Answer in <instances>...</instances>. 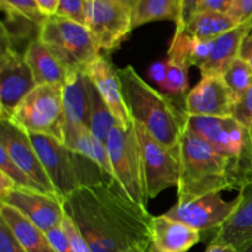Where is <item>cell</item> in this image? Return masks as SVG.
Returning a JSON list of instances; mask_svg holds the SVG:
<instances>
[{
	"mask_svg": "<svg viewBox=\"0 0 252 252\" xmlns=\"http://www.w3.org/2000/svg\"><path fill=\"white\" fill-rule=\"evenodd\" d=\"M221 78L233 93L236 103V101L240 100L251 86L252 66L241 57H238L224 71Z\"/></svg>",
	"mask_w": 252,
	"mask_h": 252,
	"instance_id": "83f0119b",
	"label": "cell"
},
{
	"mask_svg": "<svg viewBox=\"0 0 252 252\" xmlns=\"http://www.w3.org/2000/svg\"><path fill=\"white\" fill-rule=\"evenodd\" d=\"M203 0H180V14L176 21L175 33H180L185 29L189 20L193 16L198 10L199 5Z\"/></svg>",
	"mask_w": 252,
	"mask_h": 252,
	"instance_id": "836d02e7",
	"label": "cell"
},
{
	"mask_svg": "<svg viewBox=\"0 0 252 252\" xmlns=\"http://www.w3.org/2000/svg\"><path fill=\"white\" fill-rule=\"evenodd\" d=\"M46 235L48 238L49 243L52 244V246H53L54 250L57 252H75L68 235L64 231V229L62 228V225L48 231Z\"/></svg>",
	"mask_w": 252,
	"mask_h": 252,
	"instance_id": "8d00e7d4",
	"label": "cell"
},
{
	"mask_svg": "<svg viewBox=\"0 0 252 252\" xmlns=\"http://www.w3.org/2000/svg\"><path fill=\"white\" fill-rule=\"evenodd\" d=\"M228 15L238 25L245 24L252 19V0H235Z\"/></svg>",
	"mask_w": 252,
	"mask_h": 252,
	"instance_id": "74e56055",
	"label": "cell"
},
{
	"mask_svg": "<svg viewBox=\"0 0 252 252\" xmlns=\"http://www.w3.org/2000/svg\"><path fill=\"white\" fill-rule=\"evenodd\" d=\"M24 56L37 85H64L68 70L38 37L30 41Z\"/></svg>",
	"mask_w": 252,
	"mask_h": 252,
	"instance_id": "ffe728a7",
	"label": "cell"
},
{
	"mask_svg": "<svg viewBox=\"0 0 252 252\" xmlns=\"http://www.w3.org/2000/svg\"><path fill=\"white\" fill-rule=\"evenodd\" d=\"M115 1H118V2H121V4L126 5V6L130 7V9L133 10V7L135 6V4H137V1H138V0H115Z\"/></svg>",
	"mask_w": 252,
	"mask_h": 252,
	"instance_id": "f6af8a7d",
	"label": "cell"
},
{
	"mask_svg": "<svg viewBox=\"0 0 252 252\" xmlns=\"http://www.w3.org/2000/svg\"><path fill=\"white\" fill-rule=\"evenodd\" d=\"M231 116L252 134V84L245 95L236 101Z\"/></svg>",
	"mask_w": 252,
	"mask_h": 252,
	"instance_id": "1f68e13d",
	"label": "cell"
},
{
	"mask_svg": "<svg viewBox=\"0 0 252 252\" xmlns=\"http://www.w3.org/2000/svg\"><path fill=\"white\" fill-rule=\"evenodd\" d=\"M37 37L68 73H85L101 54L85 25L57 15L42 22Z\"/></svg>",
	"mask_w": 252,
	"mask_h": 252,
	"instance_id": "277c9868",
	"label": "cell"
},
{
	"mask_svg": "<svg viewBox=\"0 0 252 252\" xmlns=\"http://www.w3.org/2000/svg\"><path fill=\"white\" fill-rule=\"evenodd\" d=\"M1 9L7 16L27 20L36 26H41L47 19L39 10L36 0H0Z\"/></svg>",
	"mask_w": 252,
	"mask_h": 252,
	"instance_id": "f1b7e54d",
	"label": "cell"
},
{
	"mask_svg": "<svg viewBox=\"0 0 252 252\" xmlns=\"http://www.w3.org/2000/svg\"><path fill=\"white\" fill-rule=\"evenodd\" d=\"M239 198L224 201L220 193H211L191 202L176 203L165 216L201 231H216L220 228L238 206Z\"/></svg>",
	"mask_w": 252,
	"mask_h": 252,
	"instance_id": "4fadbf2b",
	"label": "cell"
},
{
	"mask_svg": "<svg viewBox=\"0 0 252 252\" xmlns=\"http://www.w3.org/2000/svg\"><path fill=\"white\" fill-rule=\"evenodd\" d=\"M167 71L166 79L162 85V89L170 94L182 95L189 88V66L184 63H180L172 59H166Z\"/></svg>",
	"mask_w": 252,
	"mask_h": 252,
	"instance_id": "f546056e",
	"label": "cell"
},
{
	"mask_svg": "<svg viewBox=\"0 0 252 252\" xmlns=\"http://www.w3.org/2000/svg\"><path fill=\"white\" fill-rule=\"evenodd\" d=\"M241 252H252V245H251V246H249L248 249H245V250L241 251Z\"/></svg>",
	"mask_w": 252,
	"mask_h": 252,
	"instance_id": "7dc6e473",
	"label": "cell"
},
{
	"mask_svg": "<svg viewBox=\"0 0 252 252\" xmlns=\"http://www.w3.org/2000/svg\"><path fill=\"white\" fill-rule=\"evenodd\" d=\"M85 74L101 94L118 125L123 128L130 127L133 121L123 98L117 69L112 62L106 56L100 54L98 58L86 69Z\"/></svg>",
	"mask_w": 252,
	"mask_h": 252,
	"instance_id": "2e32d148",
	"label": "cell"
},
{
	"mask_svg": "<svg viewBox=\"0 0 252 252\" xmlns=\"http://www.w3.org/2000/svg\"><path fill=\"white\" fill-rule=\"evenodd\" d=\"M15 184L7 175L0 171V201L4 199L12 189H15Z\"/></svg>",
	"mask_w": 252,
	"mask_h": 252,
	"instance_id": "7bdbcfd3",
	"label": "cell"
},
{
	"mask_svg": "<svg viewBox=\"0 0 252 252\" xmlns=\"http://www.w3.org/2000/svg\"><path fill=\"white\" fill-rule=\"evenodd\" d=\"M37 86L24 53L1 37L0 56V118L10 120L21 101Z\"/></svg>",
	"mask_w": 252,
	"mask_h": 252,
	"instance_id": "30bf717a",
	"label": "cell"
},
{
	"mask_svg": "<svg viewBox=\"0 0 252 252\" xmlns=\"http://www.w3.org/2000/svg\"><path fill=\"white\" fill-rule=\"evenodd\" d=\"M63 105L66 120L88 126L89 97L85 73H69L63 85Z\"/></svg>",
	"mask_w": 252,
	"mask_h": 252,
	"instance_id": "603a6c76",
	"label": "cell"
},
{
	"mask_svg": "<svg viewBox=\"0 0 252 252\" xmlns=\"http://www.w3.org/2000/svg\"><path fill=\"white\" fill-rule=\"evenodd\" d=\"M204 252H238L230 245H220V244H209Z\"/></svg>",
	"mask_w": 252,
	"mask_h": 252,
	"instance_id": "ee69618b",
	"label": "cell"
},
{
	"mask_svg": "<svg viewBox=\"0 0 252 252\" xmlns=\"http://www.w3.org/2000/svg\"><path fill=\"white\" fill-rule=\"evenodd\" d=\"M0 219L9 226L26 252H57L49 243L46 233L14 207L1 203Z\"/></svg>",
	"mask_w": 252,
	"mask_h": 252,
	"instance_id": "7402d4cb",
	"label": "cell"
},
{
	"mask_svg": "<svg viewBox=\"0 0 252 252\" xmlns=\"http://www.w3.org/2000/svg\"><path fill=\"white\" fill-rule=\"evenodd\" d=\"M148 252H161V251H160L159 249L157 248V246H154V245H153V244H152V246H150L149 251H148Z\"/></svg>",
	"mask_w": 252,
	"mask_h": 252,
	"instance_id": "bcb514c9",
	"label": "cell"
},
{
	"mask_svg": "<svg viewBox=\"0 0 252 252\" xmlns=\"http://www.w3.org/2000/svg\"><path fill=\"white\" fill-rule=\"evenodd\" d=\"M251 29L252 19L212 39V49L208 61L199 69L202 76L223 75L228 66L240 56L241 44Z\"/></svg>",
	"mask_w": 252,
	"mask_h": 252,
	"instance_id": "d6986e66",
	"label": "cell"
},
{
	"mask_svg": "<svg viewBox=\"0 0 252 252\" xmlns=\"http://www.w3.org/2000/svg\"><path fill=\"white\" fill-rule=\"evenodd\" d=\"M106 149L113 179L132 201L147 207L148 197L143 181L142 157L134 123L128 128H123L117 123L108 134Z\"/></svg>",
	"mask_w": 252,
	"mask_h": 252,
	"instance_id": "52a82bcc",
	"label": "cell"
},
{
	"mask_svg": "<svg viewBox=\"0 0 252 252\" xmlns=\"http://www.w3.org/2000/svg\"><path fill=\"white\" fill-rule=\"evenodd\" d=\"M236 26L238 24L228 14L214 11H197L189 20L182 32L198 39H214Z\"/></svg>",
	"mask_w": 252,
	"mask_h": 252,
	"instance_id": "d4e9b609",
	"label": "cell"
},
{
	"mask_svg": "<svg viewBox=\"0 0 252 252\" xmlns=\"http://www.w3.org/2000/svg\"><path fill=\"white\" fill-rule=\"evenodd\" d=\"M177 155L180 162L177 203L229 189L240 191L246 185L252 184L235 161L216 152L186 125Z\"/></svg>",
	"mask_w": 252,
	"mask_h": 252,
	"instance_id": "7a4b0ae2",
	"label": "cell"
},
{
	"mask_svg": "<svg viewBox=\"0 0 252 252\" xmlns=\"http://www.w3.org/2000/svg\"><path fill=\"white\" fill-rule=\"evenodd\" d=\"M185 125L216 152L235 161L252 182V134L233 116H186Z\"/></svg>",
	"mask_w": 252,
	"mask_h": 252,
	"instance_id": "8992f818",
	"label": "cell"
},
{
	"mask_svg": "<svg viewBox=\"0 0 252 252\" xmlns=\"http://www.w3.org/2000/svg\"><path fill=\"white\" fill-rule=\"evenodd\" d=\"M64 145L71 152L84 155L95 161L111 177H113L106 144H103L93 134L88 126L66 120L65 129H64Z\"/></svg>",
	"mask_w": 252,
	"mask_h": 252,
	"instance_id": "44dd1931",
	"label": "cell"
},
{
	"mask_svg": "<svg viewBox=\"0 0 252 252\" xmlns=\"http://www.w3.org/2000/svg\"><path fill=\"white\" fill-rule=\"evenodd\" d=\"M212 39H198L185 32L175 33L167 52V59L177 61L187 66L201 69L209 58Z\"/></svg>",
	"mask_w": 252,
	"mask_h": 252,
	"instance_id": "cb8c5ba5",
	"label": "cell"
},
{
	"mask_svg": "<svg viewBox=\"0 0 252 252\" xmlns=\"http://www.w3.org/2000/svg\"><path fill=\"white\" fill-rule=\"evenodd\" d=\"M123 98L133 122L142 126L155 140L177 152L185 128V113L171 98L145 83L132 65L117 69Z\"/></svg>",
	"mask_w": 252,
	"mask_h": 252,
	"instance_id": "3957f363",
	"label": "cell"
},
{
	"mask_svg": "<svg viewBox=\"0 0 252 252\" xmlns=\"http://www.w3.org/2000/svg\"><path fill=\"white\" fill-rule=\"evenodd\" d=\"M166 71H167V64L165 62H155L150 65L149 68V76L153 81L158 84L160 88H162L166 79Z\"/></svg>",
	"mask_w": 252,
	"mask_h": 252,
	"instance_id": "ab89813d",
	"label": "cell"
},
{
	"mask_svg": "<svg viewBox=\"0 0 252 252\" xmlns=\"http://www.w3.org/2000/svg\"><path fill=\"white\" fill-rule=\"evenodd\" d=\"M0 145L7 152L12 161L34 182L43 193L59 197L44 170L36 149L32 145L29 133L10 120H1ZM61 198V197H59ZM62 199V198H61Z\"/></svg>",
	"mask_w": 252,
	"mask_h": 252,
	"instance_id": "7c38bea8",
	"label": "cell"
},
{
	"mask_svg": "<svg viewBox=\"0 0 252 252\" xmlns=\"http://www.w3.org/2000/svg\"><path fill=\"white\" fill-rule=\"evenodd\" d=\"M180 14V0H138L133 7V30L154 21H174Z\"/></svg>",
	"mask_w": 252,
	"mask_h": 252,
	"instance_id": "4316f807",
	"label": "cell"
},
{
	"mask_svg": "<svg viewBox=\"0 0 252 252\" xmlns=\"http://www.w3.org/2000/svg\"><path fill=\"white\" fill-rule=\"evenodd\" d=\"M86 79V88H88L89 108H88V128L98 140L106 144L111 129L117 125V121L113 117L112 112L108 108L107 103L102 98L101 94L94 85L93 81Z\"/></svg>",
	"mask_w": 252,
	"mask_h": 252,
	"instance_id": "484cf974",
	"label": "cell"
},
{
	"mask_svg": "<svg viewBox=\"0 0 252 252\" xmlns=\"http://www.w3.org/2000/svg\"><path fill=\"white\" fill-rule=\"evenodd\" d=\"M85 26L98 49L108 53L133 31V10L115 0H86Z\"/></svg>",
	"mask_w": 252,
	"mask_h": 252,
	"instance_id": "ba28073f",
	"label": "cell"
},
{
	"mask_svg": "<svg viewBox=\"0 0 252 252\" xmlns=\"http://www.w3.org/2000/svg\"><path fill=\"white\" fill-rule=\"evenodd\" d=\"M235 0H203L197 11H214L228 14Z\"/></svg>",
	"mask_w": 252,
	"mask_h": 252,
	"instance_id": "f35d334b",
	"label": "cell"
},
{
	"mask_svg": "<svg viewBox=\"0 0 252 252\" xmlns=\"http://www.w3.org/2000/svg\"><path fill=\"white\" fill-rule=\"evenodd\" d=\"M85 7L86 0H59L57 16L85 25Z\"/></svg>",
	"mask_w": 252,
	"mask_h": 252,
	"instance_id": "d6a6232c",
	"label": "cell"
},
{
	"mask_svg": "<svg viewBox=\"0 0 252 252\" xmlns=\"http://www.w3.org/2000/svg\"><path fill=\"white\" fill-rule=\"evenodd\" d=\"M0 171L4 172L5 175L10 177L14 181L15 186L17 189H34V191L42 192L38 185L34 184L16 164L11 160L9 157L6 150L0 145Z\"/></svg>",
	"mask_w": 252,
	"mask_h": 252,
	"instance_id": "4dcf8cb0",
	"label": "cell"
},
{
	"mask_svg": "<svg viewBox=\"0 0 252 252\" xmlns=\"http://www.w3.org/2000/svg\"><path fill=\"white\" fill-rule=\"evenodd\" d=\"M29 137L56 189L57 194L62 199L81 189L75 153L49 135L29 133Z\"/></svg>",
	"mask_w": 252,
	"mask_h": 252,
	"instance_id": "8fae6325",
	"label": "cell"
},
{
	"mask_svg": "<svg viewBox=\"0 0 252 252\" xmlns=\"http://www.w3.org/2000/svg\"><path fill=\"white\" fill-rule=\"evenodd\" d=\"M39 10L46 17L56 16L58 11L59 0H36Z\"/></svg>",
	"mask_w": 252,
	"mask_h": 252,
	"instance_id": "60d3db41",
	"label": "cell"
},
{
	"mask_svg": "<svg viewBox=\"0 0 252 252\" xmlns=\"http://www.w3.org/2000/svg\"><path fill=\"white\" fill-rule=\"evenodd\" d=\"M1 203L14 207L46 234L61 226L65 218L63 199L34 189L15 187Z\"/></svg>",
	"mask_w": 252,
	"mask_h": 252,
	"instance_id": "5bb4252c",
	"label": "cell"
},
{
	"mask_svg": "<svg viewBox=\"0 0 252 252\" xmlns=\"http://www.w3.org/2000/svg\"><path fill=\"white\" fill-rule=\"evenodd\" d=\"M0 252H26L20 245L14 233L0 219Z\"/></svg>",
	"mask_w": 252,
	"mask_h": 252,
	"instance_id": "d590c367",
	"label": "cell"
},
{
	"mask_svg": "<svg viewBox=\"0 0 252 252\" xmlns=\"http://www.w3.org/2000/svg\"><path fill=\"white\" fill-rule=\"evenodd\" d=\"M234 105L235 98L223 78L206 75L186 95L182 112L186 116L229 117L233 115Z\"/></svg>",
	"mask_w": 252,
	"mask_h": 252,
	"instance_id": "9a60e30c",
	"label": "cell"
},
{
	"mask_svg": "<svg viewBox=\"0 0 252 252\" xmlns=\"http://www.w3.org/2000/svg\"><path fill=\"white\" fill-rule=\"evenodd\" d=\"M63 207L93 252H148L152 246L153 217L115 179L76 189Z\"/></svg>",
	"mask_w": 252,
	"mask_h": 252,
	"instance_id": "6da1fadb",
	"label": "cell"
},
{
	"mask_svg": "<svg viewBox=\"0 0 252 252\" xmlns=\"http://www.w3.org/2000/svg\"><path fill=\"white\" fill-rule=\"evenodd\" d=\"M62 228L64 229V231L68 235L69 240H70L71 245H73L74 251L75 252H93L90 250V248L88 246L86 241L84 240V238L81 236L80 231L76 229V226L74 225L73 221L66 217L63 219V223H62Z\"/></svg>",
	"mask_w": 252,
	"mask_h": 252,
	"instance_id": "e575fe53",
	"label": "cell"
},
{
	"mask_svg": "<svg viewBox=\"0 0 252 252\" xmlns=\"http://www.w3.org/2000/svg\"><path fill=\"white\" fill-rule=\"evenodd\" d=\"M239 202L228 220L214 231L209 244L233 246L238 252L252 245V184L239 191Z\"/></svg>",
	"mask_w": 252,
	"mask_h": 252,
	"instance_id": "e0dca14e",
	"label": "cell"
},
{
	"mask_svg": "<svg viewBox=\"0 0 252 252\" xmlns=\"http://www.w3.org/2000/svg\"><path fill=\"white\" fill-rule=\"evenodd\" d=\"M202 233L165 214L153 217L152 243L161 252H186L198 244Z\"/></svg>",
	"mask_w": 252,
	"mask_h": 252,
	"instance_id": "ac0fdd59",
	"label": "cell"
},
{
	"mask_svg": "<svg viewBox=\"0 0 252 252\" xmlns=\"http://www.w3.org/2000/svg\"><path fill=\"white\" fill-rule=\"evenodd\" d=\"M10 121L26 133L49 135L64 144L63 85H37L17 106Z\"/></svg>",
	"mask_w": 252,
	"mask_h": 252,
	"instance_id": "5b68a950",
	"label": "cell"
},
{
	"mask_svg": "<svg viewBox=\"0 0 252 252\" xmlns=\"http://www.w3.org/2000/svg\"><path fill=\"white\" fill-rule=\"evenodd\" d=\"M244 61L248 62L252 66V29L248 32V34L244 38L243 44L240 48V56Z\"/></svg>",
	"mask_w": 252,
	"mask_h": 252,
	"instance_id": "b9f144b4",
	"label": "cell"
},
{
	"mask_svg": "<svg viewBox=\"0 0 252 252\" xmlns=\"http://www.w3.org/2000/svg\"><path fill=\"white\" fill-rule=\"evenodd\" d=\"M133 123L139 140L145 194L148 199L155 198L169 187L179 185V155L160 144L142 126Z\"/></svg>",
	"mask_w": 252,
	"mask_h": 252,
	"instance_id": "9c48e42d",
	"label": "cell"
}]
</instances>
